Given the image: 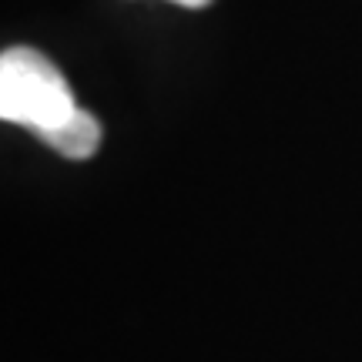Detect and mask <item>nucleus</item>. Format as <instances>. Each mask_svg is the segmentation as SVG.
Instances as JSON below:
<instances>
[{
	"mask_svg": "<svg viewBox=\"0 0 362 362\" xmlns=\"http://www.w3.org/2000/svg\"><path fill=\"white\" fill-rule=\"evenodd\" d=\"M78 115L64 74L37 47H7L0 57V117L40 141Z\"/></svg>",
	"mask_w": 362,
	"mask_h": 362,
	"instance_id": "1",
	"label": "nucleus"
},
{
	"mask_svg": "<svg viewBox=\"0 0 362 362\" xmlns=\"http://www.w3.org/2000/svg\"><path fill=\"white\" fill-rule=\"evenodd\" d=\"M44 144L54 148L57 155L71 158V161H84V158L98 155V148H101V121L90 115V111L78 107V115L71 117V121H64L54 134H47Z\"/></svg>",
	"mask_w": 362,
	"mask_h": 362,
	"instance_id": "2",
	"label": "nucleus"
},
{
	"mask_svg": "<svg viewBox=\"0 0 362 362\" xmlns=\"http://www.w3.org/2000/svg\"><path fill=\"white\" fill-rule=\"evenodd\" d=\"M171 4H181V7H188V11H202V7H208L211 0H171Z\"/></svg>",
	"mask_w": 362,
	"mask_h": 362,
	"instance_id": "3",
	"label": "nucleus"
}]
</instances>
